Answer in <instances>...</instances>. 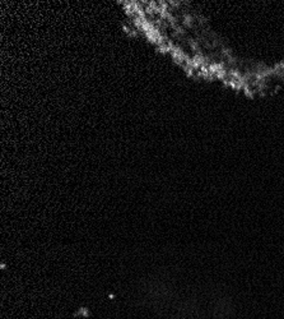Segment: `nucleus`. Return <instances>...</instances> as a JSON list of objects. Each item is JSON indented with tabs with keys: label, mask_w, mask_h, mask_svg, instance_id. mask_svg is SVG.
I'll return each instance as SVG.
<instances>
[{
	"label": "nucleus",
	"mask_w": 284,
	"mask_h": 319,
	"mask_svg": "<svg viewBox=\"0 0 284 319\" xmlns=\"http://www.w3.org/2000/svg\"><path fill=\"white\" fill-rule=\"evenodd\" d=\"M91 315V310L87 309V308H80L78 309L75 313H74V317H84V318H88Z\"/></svg>",
	"instance_id": "obj_1"
}]
</instances>
